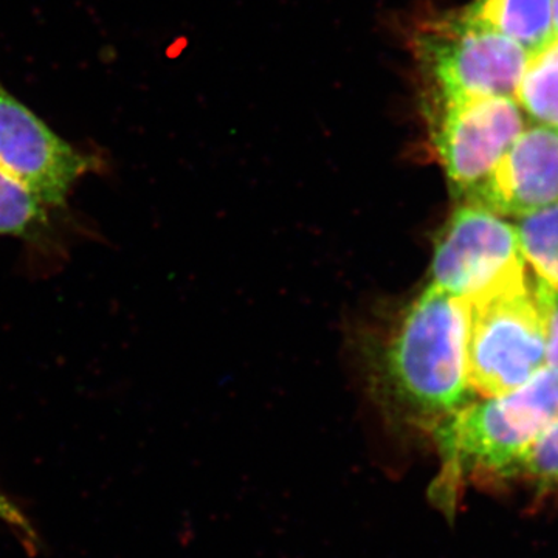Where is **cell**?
<instances>
[{"label": "cell", "mask_w": 558, "mask_h": 558, "mask_svg": "<svg viewBox=\"0 0 558 558\" xmlns=\"http://www.w3.org/2000/svg\"><path fill=\"white\" fill-rule=\"evenodd\" d=\"M429 138L454 196L469 201L497 167L527 119L515 98L424 100Z\"/></svg>", "instance_id": "cell-5"}, {"label": "cell", "mask_w": 558, "mask_h": 558, "mask_svg": "<svg viewBox=\"0 0 558 558\" xmlns=\"http://www.w3.org/2000/svg\"><path fill=\"white\" fill-rule=\"evenodd\" d=\"M502 218H523L558 202V130L531 124L470 197Z\"/></svg>", "instance_id": "cell-8"}, {"label": "cell", "mask_w": 558, "mask_h": 558, "mask_svg": "<svg viewBox=\"0 0 558 558\" xmlns=\"http://www.w3.org/2000/svg\"><path fill=\"white\" fill-rule=\"evenodd\" d=\"M517 481L531 490L532 509L558 498V418L543 429L521 459Z\"/></svg>", "instance_id": "cell-13"}, {"label": "cell", "mask_w": 558, "mask_h": 558, "mask_svg": "<svg viewBox=\"0 0 558 558\" xmlns=\"http://www.w3.org/2000/svg\"><path fill=\"white\" fill-rule=\"evenodd\" d=\"M50 208L0 170V236L39 241L50 227Z\"/></svg>", "instance_id": "cell-12"}, {"label": "cell", "mask_w": 558, "mask_h": 558, "mask_svg": "<svg viewBox=\"0 0 558 558\" xmlns=\"http://www.w3.org/2000/svg\"><path fill=\"white\" fill-rule=\"evenodd\" d=\"M472 391L505 395L546 366V325L537 279L529 271L468 301Z\"/></svg>", "instance_id": "cell-3"}, {"label": "cell", "mask_w": 558, "mask_h": 558, "mask_svg": "<svg viewBox=\"0 0 558 558\" xmlns=\"http://www.w3.org/2000/svg\"><path fill=\"white\" fill-rule=\"evenodd\" d=\"M524 271L517 227L483 205L461 202L436 242L432 284L470 301Z\"/></svg>", "instance_id": "cell-6"}, {"label": "cell", "mask_w": 558, "mask_h": 558, "mask_svg": "<svg viewBox=\"0 0 558 558\" xmlns=\"http://www.w3.org/2000/svg\"><path fill=\"white\" fill-rule=\"evenodd\" d=\"M98 165V157L58 135L0 83V170L50 209H60Z\"/></svg>", "instance_id": "cell-7"}, {"label": "cell", "mask_w": 558, "mask_h": 558, "mask_svg": "<svg viewBox=\"0 0 558 558\" xmlns=\"http://www.w3.org/2000/svg\"><path fill=\"white\" fill-rule=\"evenodd\" d=\"M515 101L532 124L558 130V35L531 51Z\"/></svg>", "instance_id": "cell-10"}, {"label": "cell", "mask_w": 558, "mask_h": 558, "mask_svg": "<svg viewBox=\"0 0 558 558\" xmlns=\"http://www.w3.org/2000/svg\"><path fill=\"white\" fill-rule=\"evenodd\" d=\"M0 523L5 524L28 550H38L39 534L21 506L0 488Z\"/></svg>", "instance_id": "cell-14"}, {"label": "cell", "mask_w": 558, "mask_h": 558, "mask_svg": "<svg viewBox=\"0 0 558 558\" xmlns=\"http://www.w3.org/2000/svg\"><path fill=\"white\" fill-rule=\"evenodd\" d=\"M462 11L470 20L515 40L529 53L556 35L554 0H473Z\"/></svg>", "instance_id": "cell-9"}, {"label": "cell", "mask_w": 558, "mask_h": 558, "mask_svg": "<svg viewBox=\"0 0 558 558\" xmlns=\"http://www.w3.org/2000/svg\"><path fill=\"white\" fill-rule=\"evenodd\" d=\"M515 227L524 263L558 293V202L517 219Z\"/></svg>", "instance_id": "cell-11"}, {"label": "cell", "mask_w": 558, "mask_h": 558, "mask_svg": "<svg viewBox=\"0 0 558 558\" xmlns=\"http://www.w3.org/2000/svg\"><path fill=\"white\" fill-rule=\"evenodd\" d=\"M546 325V366L558 371V293L537 281Z\"/></svg>", "instance_id": "cell-15"}, {"label": "cell", "mask_w": 558, "mask_h": 558, "mask_svg": "<svg viewBox=\"0 0 558 558\" xmlns=\"http://www.w3.org/2000/svg\"><path fill=\"white\" fill-rule=\"evenodd\" d=\"M413 53L424 100L515 98L529 51L464 11L422 22L413 35Z\"/></svg>", "instance_id": "cell-4"}, {"label": "cell", "mask_w": 558, "mask_h": 558, "mask_svg": "<svg viewBox=\"0 0 558 558\" xmlns=\"http://www.w3.org/2000/svg\"><path fill=\"white\" fill-rule=\"evenodd\" d=\"M469 304L429 284L411 304L388 351V374L410 409L436 422L469 403Z\"/></svg>", "instance_id": "cell-2"}, {"label": "cell", "mask_w": 558, "mask_h": 558, "mask_svg": "<svg viewBox=\"0 0 558 558\" xmlns=\"http://www.w3.org/2000/svg\"><path fill=\"white\" fill-rule=\"evenodd\" d=\"M558 418V371L543 366L521 387L465 403L436 427L444 459L442 498L457 505L465 480L508 484L539 433Z\"/></svg>", "instance_id": "cell-1"}, {"label": "cell", "mask_w": 558, "mask_h": 558, "mask_svg": "<svg viewBox=\"0 0 558 558\" xmlns=\"http://www.w3.org/2000/svg\"><path fill=\"white\" fill-rule=\"evenodd\" d=\"M554 28L558 35V0H554Z\"/></svg>", "instance_id": "cell-16"}]
</instances>
